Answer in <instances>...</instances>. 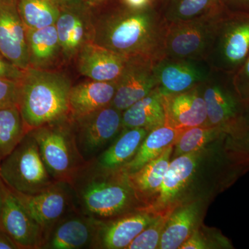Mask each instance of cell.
<instances>
[{
  "label": "cell",
  "instance_id": "obj_41",
  "mask_svg": "<svg viewBox=\"0 0 249 249\" xmlns=\"http://www.w3.org/2000/svg\"><path fill=\"white\" fill-rule=\"evenodd\" d=\"M60 7H71L79 3L80 0H53Z\"/></svg>",
  "mask_w": 249,
  "mask_h": 249
},
{
  "label": "cell",
  "instance_id": "obj_28",
  "mask_svg": "<svg viewBox=\"0 0 249 249\" xmlns=\"http://www.w3.org/2000/svg\"><path fill=\"white\" fill-rule=\"evenodd\" d=\"M60 50L67 58H71L85 45L86 27L83 18L67 7L60 9L55 24Z\"/></svg>",
  "mask_w": 249,
  "mask_h": 249
},
{
  "label": "cell",
  "instance_id": "obj_39",
  "mask_svg": "<svg viewBox=\"0 0 249 249\" xmlns=\"http://www.w3.org/2000/svg\"><path fill=\"white\" fill-rule=\"evenodd\" d=\"M129 8L134 9H141L149 6L150 0H124Z\"/></svg>",
  "mask_w": 249,
  "mask_h": 249
},
{
  "label": "cell",
  "instance_id": "obj_2",
  "mask_svg": "<svg viewBox=\"0 0 249 249\" xmlns=\"http://www.w3.org/2000/svg\"><path fill=\"white\" fill-rule=\"evenodd\" d=\"M77 211L97 220H107L142 209V205L120 170L85 165L70 183Z\"/></svg>",
  "mask_w": 249,
  "mask_h": 249
},
{
  "label": "cell",
  "instance_id": "obj_27",
  "mask_svg": "<svg viewBox=\"0 0 249 249\" xmlns=\"http://www.w3.org/2000/svg\"><path fill=\"white\" fill-rule=\"evenodd\" d=\"M30 67L42 69L51 63L60 50L54 25L40 29H26Z\"/></svg>",
  "mask_w": 249,
  "mask_h": 249
},
{
  "label": "cell",
  "instance_id": "obj_1",
  "mask_svg": "<svg viewBox=\"0 0 249 249\" xmlns=\"http://www.w3.org/2000/svg\"><path fill=\"white\" fill-rule=\"evenodd\" d=\"M113 14L95 27L92 42L124 56L164 57L168 24L150 6Z\"/></svg>",
  "mask_w": 249,
  "mask_h": 249
},
{
  "label": "cell",
  "instance_id": "obj_23",
  "mask_svg": "<svg viewBox=\"0 0 249 249\" xmlns=\"http://www.w3.org/2000/svg\"><path fill=\"white\" fill-rule=\"evenodd\" d=\"M122 130L119 137L89 163L100 169L115 171L132 160L149 132L139 127Z\"/></svg>",
  "mask_w": 249,
  "mask_h": 249
},
{
  "label": "cell",
  "instance_id": "obj_19",
  "mask_svg": "<svg viewBox=\"0 0 249 249\" xmlns=\"http://www.w3.org/2000/svg\"><path fill=\"white\" fill-rule=\"evenodd\" d=\"M166 124L177 129H186L207 125V112L204 97L198 88L163 96Z\"/></svg>",
  "mask_w": 249,
  "mask_h": 249
},
{
  "label": "cell",
  "instance_id": "obj_18",
  "mask_svg": "<svg viewBox=\"0 0 249 249\" xmlns=\"http://www.w3.org/2000/svg\"><path fill=\"white\" fill-rule=\"evenodd\" d=\"M127 59L93 42H87L79 51L78 70L83 76L92 80L116 81L122 73Z\"/></svg>",
  "mask_w": 249,
  "mask_h": 249
},
{
  "label": "cell",
  "instance_id": "obj_17",
  "mask_svg": "<svg viewBox=\"0 0 249 249\" xmlns=\"http://www.w3.org/2000/svg\"><path fill=\"white\" fill-rule=\"evenodd\" d=\"M97 219L79 212H73L61 219L52 229L42 249H91Z\"/></svg>",
  "mask_w": 249,
  "mask_h": 249
},
{
  "label": "cell",
  "instance_id": "obj_10",
  "mask_svg": "<svg viewBox=\"0 0 249 249\" xmlns=\"http://www.w3.org/2000/svg\"><path fill=\"white\" fill-rule=\"evenodd\" d=\"M14 193L40 225L45 242L52 229L61 219L77 211L71 187L63 181H55L45 191L35 195Z\"/></svg>",
  "mask_w": 249,
  "mask_h": 249
},
{
  "label": "cell",
  "instance_id": "obj_32",
  "mask_svg": "<svg viewBox=\"0 0 249 249\" xmlns=\"http://www.w3.org/2000/svg\"><path fill=\"white\" fill-rule=\"evenodd\" d=\"M171 211L157 214L155 220L148 226L127 247V249H158L163 229Z\"/></svg>",
  "mask_w": 249,
  "mask_h": 249
},
{
  "label": "cell",
  "instance_id": "obj_37",
  "mask_svg": "<svg viewBox=\"0 0 249 249\" xmlns=\"http://www.w3.org/2000/svg\"><path fill=\"white\" fill-rule=\"evenodd\" d=\"M209 241L199 231V227L193 232L191 237L181 245L179 249H211Z\"/></svg>",
  "mask_w": 249,
  "mask_h": 249
},
{
  "label": "cell",
  "instance_id": "obj_26",
  "mask_svg": "<svg viewBox=\"0 0 249 249\" xmlns=\"http://www.w3.org/2000/svg\"><path fill=\"white\" fill-rule=\"evenodd\" d=\"M223 0H159L157 12L170 23L223 14Z\"/></svg>",
  "mask_w": 249,
  "mask_h": 249
},
{
  "label": "cell",
  "instance_id": "obj_38",
  "mask_svg": "<svg viewBox=\"0 0 249 249\" xmlns=\"http://www.w3.org/2000/svg\"><path fill=\"white\" fill-rule=\"evenodd\" d=\"M17 244L4 231L0 229V249H18Z\"/></svg>",
  "mask_w": 249,
  "mask_h": 249
},
{
  "label": "cell",
  "instance_id": "obj_43",
  "mask_svg": "<svg viewBox=\"0 0 249 249\" xmlns=\"http://www.w3.org/2000/svg\"><path fill=\"white\" fill-rule=\"evenodd\" d=\"M1 157H0V163H1Z\"/></svg>",
  "mask_w": 249,
  "mask_h": 249
},
{
  "label": "cell",
  "instance_id": "obj_35",
  "mask_svg": "<svg viewBox=\"0 0 249 249\" xmlns=\"http://www.w3.org/2000/svg\"><path fill=\"white\" fill-rule=\"evenodd\" d=\"M233 80L244 102L249 103V54L245 63L234 75Z\"/></svg>",
  "mask_w": 249,
  "mask_h": 249
},
{
  "label": "cell",
  "instance_id": "obj_33",
  "mask_svg": "<svg viewBox=\"0 0 249 249\" xmlns=\"http://www.w3.org/2000/svg\"><path fill=\"white\" fill-rule=\"evenodd\" d=\"M245 104L240 122L229 136L236 150L249 160V103Z\"/></svg>",
  "mask_w": 249,
  "mask_h": 249
},
{
  "label": "cell",
  "instance_id": "obj_4",
  "mask_svg": "<svg viewBox=\"0 0 249 249\" xmlns=\"http://www.w3.org/2000/svg\"><path fill=\"white\" fill-rule=\"evenodd\" d=\"M36 139L49 175L70 183L88 164L77 147L70 116L29 131Z\"/></svg>",
  "mask_w": 249,
  "mask_h": 249
},
{
  "label": "cell",
  "instance_id": "obj_3",
  "mask_svg": "<svg viewBox=\"0 0 249 249\" xmlns=\"http://www.w3.org/2000/svg\"><path fill=\"white\" fill-rule=\"evenodd\" d=\"M71 85L63 75L29 67L21 80L19 110L28 131L70 116Z\"/></svg>",
  "mask_w": 249,
  "mask_h": 249
},
{
  "label": "cell",
  "instance_id": "obj_8",
  "mask_svg": "<svg viewBox=\"0 0 249 249\" xmlns=\"http://www.w3.org/2000/svg\"><path fill=\"white\" fill-rule=\"evenodd\" d=\"M206 153L204 147L174 158L170 161L158 191L140 210L157 215L173 211L177 206L183 204L187 188L194 179Z\"/></svg>",
  "mask_w": 249,
  "mask_h": 249
},
{
  "label": "cell",
  "instance_id": "obj_42",
  "mask_svg": "<svg viewBox=\"0 0 249 249\" xmlns=\"http://www.w3.org/2000/svg\"><path fill=\"white\" fill-rule=\"evenodd\" d=\"M2 183H1V179H0V214H1V205H2Z\"/></svg>",
  "mask_w": 249,
  "mask_h": 249
},
{
  "label": "cell",
  "instance_id": "obj_29",
  "mask_svg": "<svg viewBox=\"0 0 249 249\" xmlns=\"http://www.w3.org/2000/svg\"><path fill=\"white\" fill-rule=\"evenodd\" d=\"M18 11L26 29H40L54 25L60 7L53 0H17Z\"/></svg>",
  "mask_w": 249,
  "mask_h": 249
},
{
  "label": "cell",
  "instance_id": "obj_14",
  "mask_svg": "<svg viewBox=\"0 0 249 249\" xmlns=\"http://www.w3.org/2000/svg\"><path fill=\"white\" fill-rule=\"evenodd\" d=\"M156 217L157 214L137 210L107 220H97L91 249H127Z\"/></svg>",
  "mask_w": 249,
  "mask_h": 249
},
{
  "label": "cell",
  "instance_id": "obj_40",
  "mask_svg": "<svg viewBox=\"0 0 249 249\" xmlns=\"http://www.w3.org/2000/svg\"><path fill=\"white\" fill-rule=\"evenodd\" d=\"M230 1L240 9L238 14L249 15V0H230Z\"/></svg>",
  "mask_w": 249,
  "mask_h": 249
},
{
  "label": "cell",
  "instance_id": "obj_24",
  "mask_svg": "<svg viewBox=\"0 0 249 249\" xmlns=\"http://www.w3.org/2000/svg\"><path fill=\"white\" fill-rule=\"evenodd\" d=\"M165 124L163 96L157 88L122 112L123 129L139 127L150 132Z\"/></svg>",
  "mask_w": 249,
  "mask_h": 249
},
{
  "label": "cell",
  "instance_id": "obj_11",
  "mask_svg": "<svg viewBox=\"0 0 249 249\" xmlns=\"http://www.w3.org/2000/svg\"><path fill=\"white\" fill-rule=\"evenodd\" d=\"M234 75L226 73L222 81L205 89L203 97L207 112V125L231 133L240 122L245 103L236 89Z\"/></svg>",
  "mask_w": 249,
  "mask_h": 249
},
{
  "label": "cell",
  "instance_id": "obj_22",
  "mask_svg": "<svg viewBox=\"0 0 249 249\" xmlns=\"http://www.w3.org/2000/svg\"><path fill=\"white\" fill-rule=\"evenodd\" d=\"M173 149L174 144L135 173L126 175L129 186L142 203V208L155 196L163 182L171 161Z\"/></svg>",
  "mask_w": 249,
  "mask_h": 249
},
{
  "label": "cell",
  "instance_id": "obj_6",
  "mask_svg": "<svg viewBox=\"0 0 249 249\" xmlns=\"http://www.w3.org/2000/svg\"><path fill=\"white\" fill-rule=\"evenodd\" d=\"M224 14L168 24L164 57L197 60L211 52Z\"/></svg>",
  "mask_w": 249,
  "mask_h": 249
},
{
  "label": "cell",
  "instance_id": "obj_12",
  "mask_svg": "<svg viewBox=\"0 0 249 249\" xmlns=\"http://www.w3.org/2000/svg\"><path fill=\"white\" fill-rule=\"evenodd\" d=\"M2 183V205L0 229L16 242L19 249H42L45 239L43 231L31 217L19 198Z\"/></svg>",
  "mask_w": 249,
  "mask_h": 249
},
{
  "label": "cell",
  "instance_id": "obj_15",
  "mask_svg": "<svg viewBox=\"0 0 249 249\" xmlns=\"http://www.w3.org/2000/svg\"><path fill=\"white\" fill-rule=\"evenodd\" d=\"M0 53L23 70L30 67L27 31L17 0H0Z\"/></svg>",
  "mask_w": 249,
  "mask_h": 249
},
{
  "label": "cell",
  "instance_id": "obj_13",
  "mask_svg": "<svg viewBox=\"0 0 249 249\" xmlns=\"http://www.w3.org/2000/svg\"><path fill=\"white\" fill-rule=\"evenodd\" d=\"M156 61L148 57H128L124 70L116 81L115 95L111 106L124 111L157 88Z\"/></svg>",
  "mask_w": 249,
  "mask_h": 249
},
{
  "label": "cell",
  "instance_id": "obj_21",
  "mask_svg": "<svg viewBox=\"0 0 249 249\" xmlns=\"http://www.w3.org/2000/svg\"><path fill=\"white\" fill-rule=\"evenodd\" d=\"M201 214L199 201H187L177 206L168 217L158 249H180L199 227Z\"/></svg>",
  "mask_w": 249,
  "mask_h": 249
},
{
  "label": "cell",
  "instance_id": "obj_9",
  "mask_svg": "<svg viewBox=\"0 0 249 249\" xmlns=\"http://www.w3.org/2000/svg\"><path fill=\"white\" fill-rule=\"evenodd\" d=\"M214 63L221 72L235 75L249 54V15H224L212 49Z\"/></svg>",
  "mask_w": 249,
  "mask_h": 249
},
{
  "label": "cell",
  "instance_id": "obj_20",
  "mask_svg": "<svg viewBox=\"0 0 249 249\" xmlns=\"http://www.w3.org/2000/svg\"><path fill=\"white\" fill-rule=\"evenodd\" d=\"M116 81L91 80L71 87L69 96L70 118L87 115L111 105L115 95Z\"/></svg>",
  "mask_w": 249,
  "mask_h": 249
},
{
  "label": "cell",
  "instance_id": "obj_30",
  "mask_svg": "<svg viewBox=\"0 0 249 249\" xmlns=\"http://www.w3.org/2000/svg\"><path fill=\"white\" fill-rule=\"evenodd\" d=\"M29 132L19 106L0 109V157L9 155Z\"/></svg>",
  "mask_w": 249,
  "mask_h": 249
},
{
  "label": "cell",
  "instance_id": "obj_7",
  "mask_svg": "<svg viewBox=\"0 0 249 249\" xmlns=\"http://www.w3.org/2000/svg\"><path fill=\"white\" fill-rule=\"evenodd\" d=\"M71 121L77 147L87 163L102 153L123 129L122 111L111 105Z\"/></svg>",
  "mask_w": 249,
  "mask_h": 249
},
{
  "label": "cell",
  "instance_id": "obj_16",
  "mask_svg": "<svg viewBox=\"0 0 249 249\" xmlns=\"http://www.w3.org/2000/svg\"><path fill=\"white\" fill-rule=\"evenodd\" d=\"M195 61L163 57L155 62L157 89L162 96L188 91L206 80L207 73Z\"/></svg>",
  "mask_w": 249,
  "mask_h": 249
},
{
  "label": "cell",
  "instance_id": "obj_25",
  "mask_svg": "<svg viewBox=\"0 0 249 249\" xmlns=\"http://www.w3.org/2000/svg\"><path fill=\"white\" fill-rule=\"evenodd\" d=\"M183 130L165 124L150 131L142 141L133 158L119 170L126 175L135 173L150 160L161 155L170 145L175 144Z\"/></svg>",
  "mask_w": 249,
  "mask_h": 249
},
{
  "label": "cell",
  "instance_id": "obj_31",
  "mask_svg": "<svg viewBox=\"0 0 249 249\" xmlns=\"http://www.w3.org/2000/svg\"><path fill=\"white\" fill-rule=\"evenodd\" d=\"M227 134L220 127L209 125L184 129L174 144L172 158L204 148L211 142H217Z\"/></svg>",
  "mask_w": 249,
  "mask_h": 249
},
{
  "label": "cell",
  "instance_id": "obj_5",
  "mask_svg": "<svg viewBox=\"0 0 249 249\" xmlns=\"http://www.w3.org/2000/svg\"><path fill=\"white\" fill-rule=\"evenodd\" d=\"M0 179L16 193L35 195L55 182L49 175L36 139L28 132L0 163Z\"/></svg>",
  "mask_w": 249,
  "mask_h": 249
},
{
  "label": "cell",
  "instance_id": "obj_36",
  "mask_svg": "<svg viewBox=\"0 0 249 249\" xmlns=\"http://www.w3.org/2000/svg\"><path fill=\"white\" fill-rule=\"evenodd\" d=\"M24 72L25 70L16 66L0 53V78L21 81Z\"/></svg>",
  "mask_w": 249,
  "mask_h": 249
},
{
  "label": "cell",
  "instance_id": "obj_34",
  "mask_svg": "<svg viewBox=\"0 0 249 249\" xmlns=\"http://www.w3.org/2000/svg\"><path fill=\"white\" fill-rule=\"evenodd\" d=\"M21 81L0 78V109L19 106Z\"/></svg>",
  "mask_w": 249,
  "mask_h": 249
}]
</instances>
